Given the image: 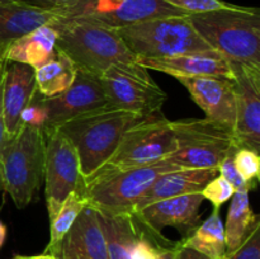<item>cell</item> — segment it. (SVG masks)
Returning <instances> with one entry per match:
<instances>
[{
	"mask_svg": "<svg viewBox=\"0 0 260 259\" xmlns=\"http://www.w3.org/2000/svg\"><path fill=\"white\" fill-rule=\"evenodd\" d=\"M201 37L226 60L260 69V10L231 4L188 15Z\"/></svg>",
	"mask_w": 260,
	"mask_h": 259,
	"instance_id": "cell-1",
	"label": "cell"
},
{
	"mask_svg": "<svg viewBox=\"0 0 260 259\" xmlns=\"http://www.w3.org/2000/svg\"><path fill=\"white\" fill-rule=\"evenodd\" d=\"M144 118L106 106L69 119L56 128L75 147L84 184L111 157L124 132Z\"/></svg>",
	"mask_w": 260,
	"mask_h": 259,
	"instance_id": "cell-2",
	"label": "cell"
},
{
	"mask_svg": "<svg viewBox=\"0 0 260 259\" xmlns=\"http://www.w3.org/2000/svg\"><path fill=\"white\" fill-rule=\"evenodd\" d=\"M57 29L56 50L65 53L83 73L101 76L114 63L136 62L116 29L81 18H56L51 20Z\"/></svg>",
	"mask_w": 260,
	"mask_h": 259,
	"instance_id": "cell-3",
	"label": "cell"
},
{
	"mask_svg": "<svg viewBox=\"0 0 260 259\" xmlns=\"http://www.w3.org/2000/svg\"><path fill=\"white\" fill-rule=\"evenodd\" d=\"M46 136L38 127L22 124L12 137H5L0 150L3 189L18 208L32 202L45 170Z\"/></svg>",
	"mask_w": 260,
	"mask_h": 259,
	"instance_id": "cell-4",
	"label": "cell"
},
{
	"mask_svg": "<svg viewBox=\"0 0 260 259\" xmlns=\"http://www.w3.org/2000/svg\"><path fill=\"white\" fill-rule=\"evenodd\" d=\"M180 168L159 160L142 167L128 168L99 175L84 184L81 195L86 205L107 215H132L137 202L152 183L168 172Z\"/></svg>",
	"mask_w": 260,
	"mask_h": 259,
	"instance_id": "cell-5",
	"label": "cell"
},
{
	"mask_svg": "<svg viewBox=\"0 0 260 259\" xmlns=\"http://www.w3.org/2000/svg\"><path fill=\"white\" fill-rule=\"evenodd\" d=\"M136 57L162 58L216 52L187 17H168L116 29Z\"/></svg>",
	"mask_w": 260,
	"mask_h": 259,
	"instance_id": "cell-6",
	"label": "cell"
},
{
	"mask_svg": "<svg viewBox=\"0 0 260 259\" xmlns=\"http://www.w3.org/2000/svg\"><path fill=\"white\" fill-rule=\"evenodd\" d=\"M172 127L177 149L165 159L180 169H218L238 149L233 131L208 118L175 121Z\"/></svg>",
	"mask_w": 260,
	"mask_h": 259,
	"instance_id": "cell-7",
	"label": "cell"
},
{
	"mask_svg": "<svg viewBox=\"0 0 260 259\" xmlns=\"http://www.w3.org/2000/svg\"><path fill=\"white\" fill-rule=\"evenodd\" d=\"M175 149L172 121L157 112L127 130L111 157L85 183L107 173L156 163Z\"/></svg>",
	"mask_w": 260,
	"mask_h": 259,
	"instance_id": "cell-8",
	"label": "cell"
},
{
	"mask_svg": "<svg viewBox=\"0 0 260 259\" xmlns=\"http://www.w3.org/2000/svg\"><path fill=\"white\" fill-rule=\"evenodd\" d=\"M99 79L109 107L141 117L161 112L168 98L149 70L137 62L114 63Z\"/></svg>",
	"mask_w": 260,
	"mask_h": 259,
	"instance_id": "cell-9",
	"label": "cell"
},
{
	"mask_svg": "<svg viewBox=\"0 0 260 259\" xmlns=\"http://www.w3.org/2000/svg\"><path fill=\"white\" fill-rule=\"evenodd\" d=\"M56 10L61 18H81L111 29L159 18L189 15L164 0H78Z\"/></svg>",
	"mask_w": 260,
	"mask_h": 259,
	"instance_id": "cell-10",
	"label": "cell"
},
{
	"mask_svg": "<svg viewBox=\"0 0 260 259\" xmlns=\"http://www.w3.org/2000/svg\"><path fill=\"white\" fill-rule=\"evenodd\" d=\"M45 136V196L48 218L52 220L69 195L84 189V179L73 144L57 130Z\"/></svg>",
	"mask_w": 260,
	"mask_h": 259,
	"instance_id": "cell-11",
	"label": "cell"
},
{
	"mask_svg": "<svg viewBox=\"0 0 260 259\" xmlns=\"http://www.w3.org/2000/svg\"><path fill=\"white\" fill-rule=\"evenodd\" d=\"M235 88V124L233 135L238 149L260 151V69L231 62Z\"/></svg>",
	"mask_w": 260,
	"mask_h": 259,
	"instance_id": "cell-12",
	"label": "cell"
},
{
	"mask_svg": "<svg viewBox=\"0 0 260 259\" xmlns=\"http://www.w3.org/2000/svg\"><path fill=\"white\" fill-rule=\"evenodd\" d=\"M41 102L45 114L42 128L45 135L69 119L108 106L101 79L79 70L70 88L50 98L42 96Z\"/></svg>",
	"mask_w": 260,
	"mask_h": 259,
	"instance_id": "cell-13",
	"label": "cell"
},
{
	"mask_svg": "<svg viewBox=\"0 0 260 259\" xmlns=\"http://www.w3.org/2000/svg\"><path fill=\"white\" fill-rule=\"evenodd\" d=\"M205 201L201 193L165 198L145 206L134 213L137 222L154 234H161L164 228H174L183 238L200 226V208Z\"/></svg>",
	"mask_w": 260,
	"mask_h": 259,
	"instance_id": "cell-14",
	"label": "cell"
},
{
	"mask_svg": "<svg viewBox=\"0 0 260 259\" xmlns=\"http://www.w3.org/2000/svg\"><path fill=\"white\" fill-rule=\"evenodd\" d=\"M190 94L206 118L234 130L236 114L233 76H198L177 79Z\"/></svg>",
	"mask_w": 260,
	"mask_h": 259,
	"instance_id": "cell-15",
	"label": "cell"
},
{
	"mask_svg": "<svg viewBox=\"0 0 260 259\" xmlns=\"http://www.w3.org/2000/svg\"><path fill=\"white\" fill-rule=\"evenodd\" d=\"M37 93L35 69L25 63L5 61L2 90L5 137L14 136L19 131L23 112Z\"/></svg>",
	"mask_w": 260,
	"mask_h": 259,
	"instance_id": "cell-16",
	"label": "cell"
},
{
	"mask_svg": "<svg viewBox=\"0 0 260 259\" xmlns=\"http://www.w3.org/2000/svg\"><path fill=\"white\" fill-rule=\"evenodd\" d=\"M57 259H109L98 213L86 205L58 248Z\"/></svg>",
	"mask_w": 260,
	"mask_h": 259,
	"instance_id": "cell-17",
	"label": "cell"
},
{
	"mask_svg": "<svg viewBox=\"0 0 260 259\" xmlns=\"http://www.w3.org/2000/svg\"><path fill=\"white\" fill-rule=\"evenodd\" d=\"M136 62L147 70L160 71L175 79L198 76H233L230 62L218 52L185 53L162 58L137 57Z\"/></svg>",
	"mask_w": 260,
	"mask_h": 259,
	"instance_id": "cell-18",
	"label": "cell"
},
{
	"mask_svg": "<svg viewBox=\"0 0 260 259\" xmlns=\"http://www.w3.org/2000/svg\"><path fill=\"white\" fill-rule=\"evenodd\" d=\"M217 175V169H178L165 173L160 175L142 196L135 207L134 213L156 201L190 193H201L205 185Z\"/></svg>",
	"mask_w": 260,
	"mask_h": 259,
	"instance_id": "cell-19",
	"label": "cell"
},
{
	"mask_svg": "<svg viewBox=\"0 0 260 259\" xmlns=\"http://www.w3.org/2000/svg\"><path fill=\"white\" fill-rule=\"evenodd\" d=\"M58 17L56 9H41L22 2L0 3V56L13 41Z\"/></svg>",
	"mask_w": 260,
	"mask_h": 259,
	"instance_id": "cell-20",
	"label": "cell"
},
{
	"mask_svg": "<svg viewBox=\"0 0 260 259\" xmlns=\"http://www.w3.org/2000/svg\"><path fill=\"white\" fill-rule=\"evenodd\" d=\"M58 33L52 23H46L13 41L3 52L8 62H20L38 69L56 52Z\"/></svg>",
	"mask_w": 260,
	"mask_h": 259,
	"instance_id": "cell-21",
	"label": "cell"
},
{
	"mask_svg": "<svg viewBox=\"0 0 260 259\" xmlns=\"http://www.w3.org/2000/svg\"><path fill=\"white\" fill-rule=\"evenodd\" d=\"M106 238L109 259H132L140 238V226L134 215H107L98 212Z\"/></svg>",
	"mask_w": 260,
	"mask_h": 259,
	"instance_id": "cell-22",
	"label": "cell"
},
{
	"mask_svg": "<svg viewBox=\"0 0 260 259\" xmlns=\"http://www.w3.org/2000/svg\"><path fill=\"white\" fill-rule=\"evenodd\" d=\"M249 189L236 190L231 197L225 228L226 254L235 251L244 243L254 228L260 223V217L255 215L249 200Z\"/></svg>",
	"mask_w": 260,
	"mask_h": 259,
	"instance_id": "cell-23",
	"label": "cell"
},
{
	"mask_svg": "<svg viewBox=\"0 0 260 259\" xmlns=\"http://www.w3.org/2000/svg\"><path fill=\"white\" fill-rule=\"evenodd\" d=\"M78 69L73 61L56 50L55 55L35 70L37 90L45 98L57 95L73 85Z\"/></svg>",
	"mask_w": 260,
	"mask_h": 259,
	"instance_id": "cell-24",
	"label": "cell"
},
{
	"mask_svg": "<svg viewBox=\"0 0 260 259\" xmlns=\"http://www.w3.org/2000/svg\"><path fill=\"white\" fill-rule=\"evenodd\" d=\"M180 244L201 251L211 259H223L226 256L225 228L220 210L213 208V212L207 220L201 223L194 231L182 238Z\"/></svg>",
	"mask_w": 260,
	"mask_h": 259,
	"instance_id": "cell-25",
	"label": "cell"
},
{
	"mask_svg": "<svg viewBox=\"0 0 260 259\" xmlns=\"http://www.w3.org/2000/svg\"><path fill=\"white\" fill-rule=\"evenodd\" d=\"M85 206L86 201L81 192H74L68 196L57 215L52 220H50V241L43 253L56 256L61 241L63 240L65 235L75 222L79 213L83 211Z\"/></svg>",
	"mask_w": 260,
	"mask_h": 259,
	"instance_id": "cell-26",
	"label": "cell"
},
{
	"mask_svg": "<svg viewBox=\"0 0 260 259\" xmlns=\"http://www.w3.org/2000/svg\"><path fill=\"white\" fill-rule=\"evenodd\" d=\"M234 164L244 180L255 189L260 175V157L255 151L248 149H235L233 154Z\"/></svg>",
	"mask_w": 260,
	"mask_h": 259,
	"instance_id": "cell-27",
	"label": "cell"
},
{
	"mask_svg": "<svg viewBox=\"0 0 260 259\" xmlns=\"http://www.w3.org/2000/svg\"><path fill=\"white\" fill-rule=\"evenodd\" d=\"M234 193H235V189L233 188V185L228 180L223 179L221 175H217L205 185L201 195L203 196L205 200L212 203L213 208L220 210L223 203L231 200Z\"/></svg>",
	"mask_w": 260,
	"mask_h": 259,
	"instance_id": "cell-28",
	"label": "cell"
},
{
	"mask_svg": "<svg viewBox=\"0 0 260 259\" xmlns=\"http://www.w3.org/2000/svg\"><path fill=\"white\" fill-rule=\"evenodd\" d=\"M164 2L188 14L212 12V10L223 9L231 5L230 3H226L223 0H164Z\"/></svg>",
	"mask_w": 260,
	"mask_h": 259,
	"instance_id": "cell-29",
	"label": "cell"
},
{
	"mask_svg": "<svg viewBox=\"0 0 260 259\" xmlns=\"http://www.w3.org/2000/svg\"><path fill=\"white\" fill-rule=\"evenodd\" d=\"M223 259H260V223L249 234L244 243Z\"/></svg>",
	"mask_w": 260,
	"mask_h": 259,
	"instance_id": "cell-30",
	"label": "cell"
},
{
	"mask_svg": "<svg viewBox=\"0 0 260 259\" xmlns=\"http://www.w3.org/2000/svg\"><path fill=\"white\" fill-rule=\"evenodd\" d=\"M235 151V150H234ZM234 151H231L225 159L222 160V163L220 164L218 167V175L223 178L225 180H228L233 188L236 190H243V189H249V190H253L251 189L250 185L245 182V180L241 178V175L239 174L238 169H236L235 164H234V157L233 154Z\"/></svg>",
	"mask_w": 260,
	"mask_h": 259,
	"instance_id": "cell-31",
	"label": "cell"
},
{
	"mask_svg": "<svg viewBox=\"0 0 260 259\" xmlns=\"http://www.w3.org/2000/svg\"><path fill=\"white\" fill-rule=\"evenodd\" d=\"M19 2L33 5V7L41 8V9L55 10L57 8L65 7V5L71 4L74 2H78V0H19Z\"/></svg>",
	"mask_w": 260,
	"mask_h": 259,
	"instance_id": "cell-32",
	"label": "cell"
},
{
	"mask_svg": "<svg viewBox=\"0 0 260 259\" xmlns=\"http://www.w3.org/2000/svg\"><path fill=\"white\" fill-rule=\"evenodd\" d=\"M175 259H211L210 256L205 255L196 249L185 246L177 241V250H175Z\"/></svg>",
	"mask_w": 260,
	"mask_h": 259,
	"instance_id": "cell-33",
	"label": "cell"
},
{
	"mask_svg": "<svg viewBox=\"0 0 260 259\" xmlns=\"http://www.w3.org/2000/svg\"><path fill=\"white\" fill-rule=\"evenodd\" d=\"M4 63L3 62L2 68H0V150H2L3 142L5 140V127H4V119H3V106H2V90H3V71H4ZM3 188L2 185V177H0V189Z\"/></svg>",
	"mask_w": 260,
	"mask_h": 259,
	"instance_id": "cell-34",
	"label": "cell"
},
{
	"mask_svg": "<svg viewBox=\"0 0 260 259\" xmlns=\"http://www.w3.org/2000/svg\"><path fill=\"white\" fill-rule=\"evenodd\" d=\"M12 259H57L56 256L50 255V254H40V255H15Z\"/></svg>",
	"mask_w": 260,
	"mask_h": 259,
	"instance_id": "cell-35",
	"label": "cell"
},
{
	"mask_svg": "<svg viewBox=\"0 0 260 259\" xmlns=\"http://www.w3.org/2000/svg\"><path fill=\"white\" fill-rule=\"evenodd\" d=\"M5 238H7V228L3 223V221L0 220V249H2L3 244H4Z\"/></svg>",
	"mask_w": 260,
	"mask_h": 259,
	"instance_id": "cell-36",
	"label": "cell"
},
{
	"mask_svg": "<svg viewBox=\"0 0 260 259\" xmlns=\"http://www.w3.org/2000/svg\"><path fill=\"white\" fill-rule=\"evenodd\" d=\"M3 2H19V0H0V3Z\"/></svg>",
	"mask_w": 260,
	"mask_h": 259,
	"instance_id": "cell-37",
	"label": "cell"
},
{
	"mask_svg": "<svg viewBox=\"0 0 260 259\" xmlns=\"http://www.w3.org/2000/svg\"><path fill=\"white\" fill-rule=\"evenodd\" d=\"M5 60H3V57L2 56H0V68H2V65H3V62H4Z\"/></svg>",
	"mask_w": 260,
	"mask_h": 259,
	"instance_id": "cell-38",
	"label": "cell"
}]
</instances>
